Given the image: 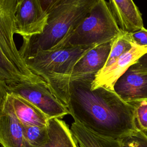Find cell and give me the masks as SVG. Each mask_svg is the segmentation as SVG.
<instances>
[{"mask_svg": "<svg viewBox=\"0 0 147 147\" xmlns=\"http://www.w3.org/2000/svg\"><path fill=\"white\" fill-rule=\"evenodd\" d=\"M120 140L122 147H147V134L138 129Z\"/></svg>", "mask_w": 147, "mask_h": 147, "instance_id": "ac0fdd59", "label": "cell"}, {"mask_svg": "<svg viewBox=\"0 0 147 147\" xmlns=\"http://www.w3.org/2000/svg\"><path fill=\"white\" fill-rule=\"evenodd\" d=\"M131 39L134 44L138 46H147V29H143L129 32Z\"/></svg>", "mask_w": 147, "mask_h": 147, "instance_id": "44dd1931", "label": "cell"}, {"mask_svg": "<svg viewBox=\"0 0 147 147\" xmlns=\"http://www.w3.org/2000/svg\"><path fill=\"white\" fill-rule=\"evenodd\" d=\"M109 3L121 30L133 32L144 28L142 14L133 0H109Z\"/></svg>", "mask_w": 147, "mask_h": 147, "instance_id": "8fae6325", "label": "cell"}, {"mask_svg": "<svg viewBox=\"0 0 147 147\" xmlns=\"http://www.w3.org/2000/svg\"><path fill=\"white\" fill-rule=\"evenodd\" d=\"M48 14L39 0H18L14 17L15 34L23 40L41 34L47 24Z\"/></svg>", "mask_w": 147, "mask_h": 147, "instance_id": "8992f818", "label": "cell"}, {"mask_svg": "<svg viewBox=\"0 0 147 147\" xmlns=\"http://www.w3.org/2000/svg\"><path fill=\"white\" fill-rule=\"evenodd\" d=\"M95 46L65 47L49 51H39L22 59L28 68L45 81L53 95L67 107L74 67Z\"/></svg>", "mask_w": 147, "mask_h": 147, "instance_id": "3957f363", "label": "cell"}, {"mask_svg": "<svg viewBox=\"0 0 147 147\" xmlns=\"http://www.w3.org/2000/svg\"><path fill=\"white\" fill-rule=\"evenodd\" d=\"M70 129L80 147H122L120 140L100 135L77 121Z\"/></svg>", "mask_w": 147, "mask_h": 147, "instance_id": "5bb4252c", "label": "cell"}, {"mask_svg": "<svg viewBox=\"0 0 147 147\" xmlns=\"http://www.w3.org/2000/svg\"><path fill=\"white\" fill-rule=\"evenodd\" d=\"M41 5L47 13L60 0H39Z\"/></svg>", "mask_w": 147, "mask_h": 147, "instance_id": "cb8c5ba5", "label": "cell"}, {"mask_svg": "<svg viewBox=\"0 0 147 147\" xmlns=\"http://www.w3.org/2000/svg\"><path fill=\"white\" fill-rule=\"evenodd\" d=\"M114 91L130 104L147 101V74L141 73L131 66L117 81Z\"/></svg>", "mask_w": 147, "mask_h": 147, "instance_id": "9c48e42d", "label": "cell"}, {"mask_svg": "<svg viewBox=\"0 0 147 147\" xmlns=\"http://www.w3.org/2000/svg\"><path fill=\"white\" fill-rule=\"evenodd\" d=\"M146 53L147 46H138L134 44L129 51L114 63L102 68L95 75L91 84V88L103 87L114 91V85L118 79Z\"/></svg>", "mask_w": 147, "mask_h": 147, "instance_id": "52a82bcc", "label": "cell"}, {"mask_svg": "<svg viewBox=\"0 0 147 147\" xmlns=\"http://www.w3.org/2000/svg\"><path fill=\"white\" fill-rule=\"evenodd\" d=\"M134 117L137 127L144 132H147V101H142L135 104Z\"/></svg>", "mask_w": 147, "mask_h": 147, "instance_id": "d6986e66", "label": "cell"}, {"mask_svg": "<svg viewBox=\"0 0 147 147\" xmlns=\"http://www.w3.org/2000/svg\"><path fill=\"white\" fill-rule=\"evenodd\" d=\"M0 78L6 84L7 86L21 82H30L8 59L1 48Z\"/></svg>", "mask_w": 147, "mask_h": 147, "instance_id": "9a60e30c", "label": "cell"}, {"mask_svg": "<svg viewBox=\"0 0 147 147\" xmlns=\"http://www.w3.org/2000/svg\"><path fill=\"white\" fill-rule=\"evenodd\" d=\"M24 129L26 147H42L47 142L48 140L47 126L24 125Z\"/></svg>", "mask_w": 147, "mask_h": 147, "instance_id": "e0dca14e", "label": "cell"}, {"mask_svg": "<svg viewBox=\"0 0 147 147\" xmlns=\"http://www.w3.org/2000/svg\"><path fill=\"white\" fill-rule=\"evenodd\" d=\"M121 31L109 2L99 0L68 37L62 48L98 45L113 40Z\"/></svg>", "mask_w": 147, "mask_h": 147, "instance_id": "277c9868", "label": "cell"}, {"mask_svg": "<svg viewBox=\"0 0 147 147\" xmlns=\"http://www.w3.org/2000/svg\"><path fill=\"white\" fill-rule=\"evenodd\" d=\"M99 0H60L47 13V24L42 34L23 40L22 57L36 51L60 49L88 15Z\"/></svg>", "mask_w": 147, "mask_h": 147, "instance_id": "7a4b0ae2", "label": "cell"}, {"mask_svg": "<svg viewBox=\"0 0 147 147\" xmlns=\"http://www.w3.org/2000/svg\"><path fill=\"white\" fill-rule=\"evenodd\" d=\"M8 93L6 84L0 78V109L5 101Z\"/></svg>", "mask_w": 147, "mask_h": 147, "instance_id": "603a6c76", "label": "cell"}, {"mask_svg": "<svg viewBox=\"0 0 147 147\" xmlns=\"http://www.w3.org/2000/svg\"><path fill=\"white\" fill-rule=\"evenodd\" d=\"M131 67L141 73L147 74V53L142 56Z\"/></svg>", "mask_w": 147, "mask_h": 147, "instance_id": "7402d4cb", "label": "cell"}, {"mask_svg": "<svg viewBox=\"0 0 147 147\" xmlns=\"http://www.w3.org/2000/svg\"><path fill=\"white\" fill-rule=\"evenodd\" d=\"M113 40L98 45L89 50L75 65L71 74V80L84 77L95 76L104 67Z\"/></svg>", "mask_w": 147, "mask_h": 147, "instance_id": "30bf717a", "label": "cell"}, {"mask_svg": "<svg viewBox=\"0 0 147 147\" xmlns=\"http://www.w3.org/2000/svg\"><path fill=\"white\" fill-rule=\"evenodd\" d=\"M9 93L15 113L24 125L47 126L49 118L40 109L25 98Z\"/></svg>", "mask_w": 147, "mask_h": 147, "instance_id": "7c38bea8", "label": "cell"}, {"mask_svg": "<svg viewBox=\"0 0 147 147\" xmlns=\"http://www.w3.org/2000/svg\"><path fill=\"white\" fill-rule=\"evenodd\" d=\"M0 145L26 147L24 125L15 113L9 93L0 109Z\"/></svg>", "mask_w": 147, "mask_h": 147, "instance_id": "ba28073f", "label": "cell"}, {"mask_svg": "<svg viewBox=\"0 0 147 147\" xmlns=\"http://www.w3.org/2000/svg\"><path fill=\"white\" fill-rule=\"evenodd\" d=\"M18 3V0H0V23L13 17Z\"/></svg>", "mask_w": 147, "mask_h": 147, "instance_id": "ffe728a7", "label": "cell"}, {"mask_svg": "<svg viewBox=\"0 0 147 147\" xmlns=\"http://www.w3.org/2000/svg\"><path fill=\"white\" fill-rule=\"evenodd\" d=\"M95 76L72 80L67 109L74 121L105 137L121 140L138 129L136 106L123 100L114 91L91 88Z\"/></svg>", "mask_w": 147, "mask_h": 147, "instance_id": "6da1fadb", "label": "cell"}, {"mask_svg": "<svg viewBox=\"0 0 147 147\" xmlns=\"http://www.w3.org/2000/svg\"><path fill=\"white\" fill-rule=\"evenodd\" d=\"M48 140L42 147H80L68 125L58 118L49 119Z\"/></svg>", "mask_w": 147, "mask_h": 147, "instance_id": "4fadbf2b", "label": "cell"}, {"mask_svg": "<svg viewBox=\"0 0 147 147\" xmlns=\"http://www.w3.org/2000/svg\"><path fill=\"white\" fill-rule=\"evenodd\" d=\"M8 92L20 96L40 109L48 118H61L69 114L65 107L51 92L46 83L21 82L7 86Z\"/></svg>", "mask_w": 147, "mask_h": 147, "instance_id": "5b68a950", "label": "cell"}, {"mask_svg": "<svg viewBox=\"0 0 147 147\" xmlns=\"http://www.w3.org/2000/svg\"><path fill=\"white\" fill-rule=\"evenodd\" d=\"M134 44L131 41L129 32L122 30L120 34L114 38L112 46L103 68H106L114 63L121 56L129 51Z\"/></svg>", "mask_w": 147, "mask_h": 147, "instance_id": "2e32d148", "label": "cell"}]
</instances>
